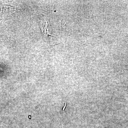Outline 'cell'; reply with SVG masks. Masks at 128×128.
Returning a JSON list of instances; mask_svg holds the SVG:
<instances>
[{
	"label": "cell",
	"instance_id": "1",
	"mask_svg": "<svg viewBox=\"0 0 128 128\" xmlns=\"http://www.w3.org/2000/svg\"><path fill=\"white\" fill-rule=\"evenodd\" d=\"M41 24L44 36L46 38L47 37L48 38L50 35V28L48 27L47 21L43 16H42L41 18Z\"/></svg>",
	"mask_w": 128,
	"mask_h": 128
},
{
	"label": "cell",
	"instance_id": "2",
	"mask_svg": "<svg viewBox=\"0 0 128 128\" xmlns=\"http://www.w3.org/2000/svg\"><path fill=\"white\" fill-rule=\"evenodd\" d=\"M15 10V7L12 6L0 3V13L9 14L14 12Z\"/></svg>",
	"mask_w": 128,
	"mask_h": 128
}]
</instances>
